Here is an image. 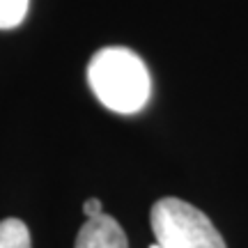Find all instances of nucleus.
Returning a JSON list of instances; mask_svg holds the SVG:
<instances>
[{
	"label": "nucleus",
	"mask_w": 248,
	"mask_h": 248,
	"mask_svg": "<svg viewBox=\"0 0 248 248\" xmlns=\"http://www.w3.org/2000/svg\"><path fill=\"white\" fill-rule=\"evenodd\" d=\"M92 94L113 113L133 115L145 108L152 94L150 69L138 53L124 46H106L88 64Z\"/></svg>",
	"instance_id": "f257e3e1"
},
{
	"label": "nucleus",
	"mask_w": 248,
	"mask_h": 248,
	"mask_svg": "<svg viewBox=\"0 0 248 248\" xmlns=\"http://www.w3.org/2000/svg\"><path fill=\"white\" fill-rule=\"evenodd\" d=\"M152 232L159 248H228L212 218L179 198L154 202Z\"/></svg>",
	"instance_id": "f03ea898"
},
{
	"label": "nucleus",
	"mask_w": 248,
	"mask_h": 248,
	"mask_svg": "<svg viewBox=\"0 0 248 248\" xmlns=\"http://www.w3.org/2000/svg\"><path fill=\"white\" fill-rule=\"evenodd\" d=\"M74 248H129V241L122 225L113 216L101 214L97 218H88L78 230Z\"/></svg>",
	"instance_id": "7ed1b4c3"
},
{
	"label": "nucleus",
	"mask_w": 248,
	"mask_h": 248,
	"mask_svg": "<svg viewBox=\"0 0 248 248\" xmlns=\"http://www.w3.org/2000/svg\"><path fill=\"white\" fill-rule=\"evenodd\" d=\"M0 248H32L30 230L18 218H2L0 221Z\"/></svg>",
	"instance_id": "20e7f679"
},
{
	"label": "nucleus",
	"mask_w": 248,
	"mask_h": 248,
	"mask_svg": "<svg viewBox=\"0 0 248 248\" xmlns=\"http://www.w3.org/2000/svg\"><path fill=\"white\" fill-rule=\"evenodd\" d=\"M30 0H0V30H12L23 23Z\"/></svg>",
	"instance_id": "39448f33"
},
{
	"label": "nucleus",
	"mask_w": 248,
	"mask_h": 248,
	"mask_svg": "<svg viewBox=\"0 0 248 248\" xmlns=\"http://www.w3.org/2000/svg\"><path fill=\"white\" fill-rule=\"evenodd\" d=\"M83 214H85L88 218H97V216H101V214H104V204H101V200H97V198L85 200V202H83Z\"/></svg>",
	"instance_id": "423d86ee"
},
{
	"label": "nucleus",
	"mask_w": 248,
	"mask_h": 248,
	"mask_svg": "<svg viewBox=\"0 0 248 248\" xmlns=\"http://www.w3.org/2000/svg\"><path fill=\"white\" fill-rule=\"evenodd\" d=\"M150 248H159V244H156V241H154V244H152V246Z\"/></svg>",
	"instance_id": "0eeeda50"
}]
</instances>
